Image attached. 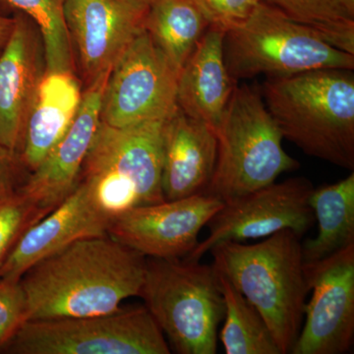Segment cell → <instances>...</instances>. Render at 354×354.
<instances>
[{
    "label": "cell",
    "instance_id": "obj_1",
    "mask_svg": "<svg viewBox=\"0 0 354 354\" xmlns=\"http://www.w3.org/2000/svg\"><path fill=\"white\" fill-rule=\"evenodd\" d=\"M145 256L109 234L79 239L21 277L26 321L113 313L139 297Z\"/></svg>",
    "mask_w": 354,
    "mask_h": 354
},
{
    "label": "cell",
    "instance_id": "obj_2",
    "mask_svg": "<svg viewBox=\"0 0 354 354\" xmlns=\"http://www.w3.org/2000/svg\"><path fill=\"white\" fill-rule=\"evenodd\" d=\"M260 92L283 139L310 157L353 171V70L272 77Z\"/></svg>",
    "mask_w": 354,
    "mask_h": 354
},
{
    "label": "cell",
    "instance_id": "obj_3",
    "mask_svg": "<svg viewBox=\"0 0 354 354\" xmlns=\"http://www.w3.org/2000/svg\"><path fill=\"white\" fill-rule=\"evenodd\" d=\"M301 241L285 230L254 244L221 242L209 252L216 271L260 312L283 354L297 342L309 293Z\"/></svg>",
    "mask_w": 354,
    "mask_h": 354
},
{
    "label": "cell",
    "instance_id": "obj_4",
    "mask_svg": "<svg viewBox=\"0 0 354 354\" xmlns=\"http://www.w3.org/2000/svg\"><path fill=\"white\" fill-rule=\"evenodd\" d=\"M165 120L121 128L100 122L79 183L111 223L135 207L165 201L162 165Z\"/></svg>",
    "mask_w": 354,
    "mask_h": 354
},
{
    "label": "cell",
    "instance_id": "obj_5",
    "mask_svg": "<svg viewBox=\"0 0 354 354\" xmlns=\"http://www.w3.org/2000/svg\"><path fill=\"white\" fill-rule=\"evenodd\" d=\"M146 258L139 297L172 349L179 354L218 353L225 301L214 266L186 257Z\"/></svg>",
    "mask_w": 354,
    "mask_h": 354
},
{
    "label": "cell",
    "instance_id": "obj_6",
    "mask_svg": "<svg viewBox=\"0 0 354 354\" xmlns=\"http://www.w3.org/2000/svg\"><path fill=\"white\" fill-rule=\"evenodd\" d=\"M218 158L205 194L228 201L276 183L299 167L283 147V136L252 86H235L216 131Z\"/></svg>",
    "mask_w": 354,
    "mask_h": 354
},
{
    "label": "cell",
    "instance_id": "obj_7",
    "mask_svg": "<svg viewBox=\"0 0 354 354\" xmlns=\"http://www.w3.org/2000/svg\"><path fill=\"white\" fill-rule=\"evenodd\" d=\"M225 65L235 82L320 69L353 70L354 55L261 1L243 24L225 36Z\"/></svg>",
    "mask_w": 354,
    "mask_h": 354
},
{
    "label": "cell",
    "instance_id": "obj_8",
    "mask_svg": "<svg viewBox=\"0 0 354 354\" xmlns=\"http://www.w3.org/2000/svg\"><path fill=\"white\" fill-rule=\"evenodd\" d=\"M11 354H169L145 305L113 313L28 320L0 349Z\"/></svg>",
    "mask_w": 354,
    "mask_h": 354
},
{
    "label": "cell",
    "instance_id": "obj_9",
    "mask_svg": "<svg viewBox=\"0 0 354 354\" xmlns=\"http://www.w3.org/2000/svg\"><path fill=\"white\" fill-rule=\"evenodd\" d=\"M179 73L146 30L142 32L111 69L102 122L121 128L169 118L177 108Z\"/></svg>",
    "mask_w": 354,
    "mask_h": 354
},
{
    "label": "cell",
    "instance_id": "obj_10",
    "mask_svg": "<svg viewBox=\"0 0 354 354\" xmlns=\"http://www.w3.org/2000/svg\"><path fill=\"white\" fill-rule=\"evenodd\" d=\"M313 190L306 177H291L223 202L207 223L208 236L186 258L201 261L221 242L255 241L285 230L304 237L315 223L309 203Z\"/></svg>",
    "mask_w": 354,
    "mask_h": 354
},
{
    "label": "cell",
    "instance_id": "obj_11",
    "mask_svg": "<svg viewBox=\"0 0 354 354\" xmlns=\"http://www.w3.org/2000/svg\"><path fill=\"white\" fill-rule=\"evenodd\" d=\"M311 299L291 354H344L354 339V244L304 262Z\"/></svg>",
    "mask_w": 354,
    "mask_h": 354
},
{
    "label": "cell",
    "instance_id": "obj_12",
    "mask_svg": "<svg viewBox=\"0 0 354 354\" xmlns=\"http://www.w3.org/2000/svg\"><path fill=\"white\" fill-rule=\"evenodd\" d=\"M150 4L144 0H66L64 19L75 67L86 87L113 69L145 31Z\"/></svg>",
    "mask_w": 354,
    "mask_h": 354
},
{
    "label": "cell",
    "instance_id": "obj_13",
    "mask_svg": "<svg viewBox=\"0 0 354 354\" xmlns=\"http://www.w3.org/2000/svg\"><path fill=\"white\" fill-rule=\"evenodd\" d=\"M221 206L211 195L197 194L135 207L111 221L108 234L145 257L183 258Z\"/></svg>",
    "mask_w": 354,
    "mask_h": 354
},
{
    "label": "cell",
    "instance_id": "obj_14",
    "mask_svg": "<svg viewBox=\"0 0 354 354\" xmlns=\"http://www.w3.org/2000/svg\"><path fill=\"white\" fill-rule=\"evenodd\" d=\"M111 70L86 87L75 120L19 189L46 216L75 190L81 169L101 122L102 95Z\"/></svg>",
    "mask_w": 354,
    "mask_h": 354
},
{
    "label": "cell",
    "instance_id": "obj_15",
    "mask_svg": "<svg viewBox=\"0 0 354 354\" xmlns=\"http://www.w3.org/2000/svg\"><path fill=\"white\" fill-rule=\"evenodd\" d=\"M46 72L43 39L24 14L0 55V143L20 153L28 118Z\"/></svg>",
    "mask_w": 354,
    "mask_h": 354
},
{
    "label": "cell",
    "instance_id": "obj_16",
    "mask_svg": "<svg viewBox=\"0 0 354 354\" xmlns=\"http://www.w3.org/2000/svg\"><path fill=\"white\" fill-rule=\"evenodd\" d=\"M109 225L78 183L62 204L21 235L0 263V279L19 281L32 266L73 242L108 234Z\"/></svg>",
    "mask_w": 354,
    "mask_h": 354
},
{
    "label": "cell",
    "instance_id": "obj_17",
    "mask_svg": "<svg viewBox=\"0 0 354 354\" xmlns=\"http://www.w3.org/2000/svg\"><path fill=\"white\" fill-rule=\"evenodd\" d=\"M218 158L216 132L177 108L162 135V188L165 200L205 194Z\"/></svg>",
    "mask_w": 354,
    "mask_h": 354
},
{
    "label": "cell",
    "instance_id": "obj_18",
    "mask_svg": "<svg viewBox=\"0 0 354 354\" xmlns=\"http://www.w3.org/2000/svg\"><path fill=\"white\" fill-rule=\"evenodd\" d=\"M225 36L209 28L181 68L177 84L178 108L216 134L237 85L225 65Z\"/></svg>",
    "mask_w": 354,
    "mask_h": 354
},
{
    "label": "cell",
    "instance_id": "obj_19",
    "mask_svg": "<svg viewBox=\"0 0 354 354\" xmlns=\"http://www.w3.org/2000/svg\"><path fill=\"white\" fill-rule=\"evenodd\" d=\"M83 99L74 71H46L26 125L20 151L24 169L32 171L68 131Z\"/></svg>",
    "mask_w": 354,
    "mask_h": 354
},
{
    "label": "cell",
    "instance_id": "obj_20",
    "mask_svg": "<svg viewBox=\"0 0 354 354\" xmlns=\"http://www.w3.org/2000/svg\"><path fill=\"white\" fill-rule=\"evenodd\" d=\"M318 232L302 242L304 262H315L354 244V172L314 188L309 199Z\"/></svg>",
    "mask_w": 354,
    "mask_h": 354
},
{
    "label": "cell",
    "instance_id": "obj_21",
    "mask_svg": "<svg viewBox=\"0 0 354 354\" xmlns=\"http://www.w3.org/2000/svg\"><path fill=\"white\" fill-rule=\"evenodd\" d=\"M209 27L208 21L191 0H157L149 9L145 30L181 70Z\"/></svg>",
    "mask_w": 354,
    "mask_h": 354
},
{
    "label": "cell",
    "instance_id": "obj_22",
    "mask_svg": "<svg viewBox=\"0 0 354 354\" xmlns=\"http://www.w3.org/2000/svg\"><path fill=\"white\" fill-rule=\"evenodd\" d=\"M216 272L225 301V322L218 337L225 353L283 354L260 312L223 274Z\"/></svg>",
    "mask_w": 354,
    "mask_h": 354
},
{
    "label": "cell",
    "instance_id": "obj_23",
    "mask_svg": "<svg viewBox=\"0 0 354 354\" xmlns=\"http://www.w3.org/2000/svg\"><path fill=\"white\" fill-rule=\"evenodd\" d=\"M339 50L354 55V0H262Z\"/></svg>",
    "mask_w": 354,
    "mask_h": 354
},
{
    "label": "cell",
    "instance_id": "obj_24",
    "mask_svg": "<svg viewBox=\"0 0 354 354\" xmlns=\"http://www.w3.org/2000/svg\"><path fill=\"white\" fill-rule=\"evenodd\" d=\"M66 0H4L32 21L43 39L46 71H74L75 60L64 19Z\"/></svg>",
    "mask_w": 354,
    "mask_h": 354
},
{
    "label": "cell",
    "instance_id": "obj_25",
    "mask_svg": "<svg viewBox=\"0 0 354 354\" xmlns=\"http://www.w3.org/2000/svg\"><path fill=\"white\" fill-rule=\"evenodd\" d=\"M43 218L19 187L0 197V263L26 230Z\"/></svg>",
    "mask_w": 354,
    "mask_h": 354
},
{
    "label": "cell",
    "instance_id": "obj_26",
    "mask_svg": "<svg viewBox=\"0 0 354 354\" xmlns=\"http://www.w3.org/2000/svg\"><path fill=\"white\" fill-rule=\"evenodd\" d=\"M209 23V28L227 34L243 24L262 0H191Z\"/></svg>",
    "mask_w": 354,
    "mask_h": 354
},
{
    "label": "cell",
    "instance_id": "obj_27",
    "mask_svg": "<svg viewBox=\"0 0 354 354\" xmlns=\"http://www.w3.org/2000/svg\"><path fill=\"white\" fill-rule=\"evenodd\" d=\"M26 321V298L20 279H0V349Z\"/></svg>",
    "mask_w": 354,
    "mask_h": 354
},
{
    "label": "cell",
    "instance_id": "obj_28",
    "mask_svg": "<svg viewBox=\"0 0 354 354\" xmlns=\"http://www.w3.org/2000/svg\"><path fill=\"white\" fill-rule=\"evenodd\" d=\"M23 167L19 153L0 143V197L19 187L18 177Z\"/></svg>",
    "mask_w": 354,
    "mask_h": 354
},
{
    "label": "cell",
    "instance_id": "obj_29",
    "mask_svg": "<svg viewBox=\"0 0 354 354\" xmlns=\"http://www.w3.org/2000/svg\"><path fill=\"white\" fill-rule=\"evenodd\" d=\"M14 25H15V17L8 18L0 15V55L8 43V39L12 34Z\"/></svg>",
    "mask_w": 354,
    "mask_h": 354
},
{
    "label": "cell",
    "instance_id": "obj_30",
    "mask_svg": "<svg viewBox=\"0 0 354 354\" xmlns=\"http://www.w3.org/2000/svg\"><path fill=\"white\" fill-rule=\"evenodd\" d=\"M144 1L147 2V3L150 4L151 6V4H153V2L157 1V0H144Z\"/></svg>",
    "mask_w": 354,
    "mask_h": 354
}]
</instances>
